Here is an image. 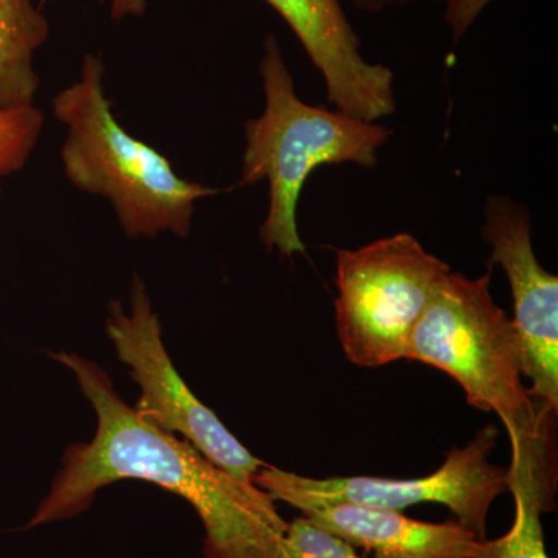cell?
Here are the masks:
<instances>
[{
  "label": "cell",
  "instance_id": "obj_10",
  "mask_svg": "<svg viewBox=\"0 0 558 558\" xmlns=\"http://www.w3.org/2000/svg\"><path fill=\"white\" fill-rule=\"evenodd\" d=\"M303 517L374 558H473L486 539L458 521L427 523L400 510L354 502L322 506Z\"/></svg>",
  "mask_w": 558,
  "mask_h": 558
},
{
  "label": "cell",
  "instance_id": "obj_16",
  "mask_svg": "<svg viewBox=\"0 0 558 558\" xmlns=\"http://www.w3.org/2000/svg\"><path fill=\"white\" fill-rule=\"evenodd\" d=\"M40 3L47 0H39ZM100 3H110V16L116 21L128 20V17H142L148 9V0H98Z\"/></svg>",
  "mask_w": 558,
  "mask_h": 558
},
{
  "label": "cell",
  "instance_id": "obj_11",
  "mask_svg": "<svg viewBox=\"0 0 558 558\" xmlns=\"http://www.w3.org/2000/svg\"><path fill=\"white\" fill-rule=\"evenodd\" d=\"M49 33L35 0H0V110L35 105L40 87L35 57Z\"/></svg>",
  "mask_w": 558,
  "mask_h": 558
},
{
  "label": "cell",
  "instance_id": "obj_13",
  "mask_svg": "<svg viewBox=\"0 0 558 558\" xmlns=\"http://www.w3.org/2000/svg\"><path fill=\"white\" fill-rule=\"evenodd\" d=\"M46 117L35 105L0 110V201L3 180L16 174L31 160L43 135Z\"/></svg>",
  "mask_w": 558,
  "mask_h": 558
},
{
  "label": "cell",
  "instance_id": "obj_3",
  "mask_svg": "<svg viewBox=\"0 0 558 558\" xmlns=\"http://www.w3.org/2000/svg\"><path fill=\"white\" fill-rule=\"evenodd\" d=\"M105 75L101 58L86 54L78 80L51 101L65 126V178L109 201L128 238L189 236L197 202L220 191L180 178L167 156L124 130L106 94Z\"/></svg>",
  "mask_w": 558,
  "mask_h": 558
},
{
  "label": "cell",
  "instance_id": "obj_1",
  "mask_svg": "<svg viewBox=\"0 0 558 558\" xmlns=\"http://www.w3.org/2000/svg\"><path fill=\"white\" fill-rule=\"evenodd\" d=\"M97 413L94 439L69 447L27 527L75 519L100 488L121 480L156 484L185 499L204 524L207 558H281L289 523L275 499L219 469L185 439L146 424L97 363L57 352Z\"/></svg>",
  "mask_w": 558,
  "mask_h": 558
},
{
  "label": "cell",
  "instance_id": "obj_7",
  "mask_svg": "<svg viewBox=\"0 0 558 558\" xmlns=\"http://www.w3.org/2000/svg\"><path fill=\"white\" fill-rule=\"evenodd\" d=\"M106 332L138 385L135 413L161 432L182 435L213 464L242 483L253 484V476L266 462L253 457L180 377L142 278L132 281L130 311H124L120 301H110Z\"/></svg>",
  "mask_w": 558,
  "mask_h": 558
},
{
  "label": "cell",
  "instance_id": "obj_8",
  "mask_svg": "<svg viewBox=\"0 0 558 558\" xmlns=\"http://www.w3.org/2000/svg\"><path fill=\"white\" fill-rule=\"evenodd\" d=\"M483 238L492 247L490 266L499 264L512 290L513 328L519 336L523 376L532 398L558 410V278L539 266L532 247L531 218L523 205L492 196L486 204Z\"/></svg>",
  "mask_w": 558,
  "mask_h": 558
},
{
  "label": "cell",
  "instance_id": "obj_9",
  "mask_svg": "<svg viewBox=\"0 0 558 558\" xmlns=\"http://www.w3.org/2000/svg\"><path fill=\"white\" fill-rule=\"evenodd\" d=\"M266 2L295 33L322 72L330 105L369 123L395 113V75L385 65L363 58L357 33L341 9L340 0Z\"/></svg>",
  "mask_w": 558,
  "mask_h": 558
},
{
  "label": "cell",
  "instance_id": "obj_2",
  "mask_svg": "<svg viewBox=\"0 0 558 558\" xmlns=\"http://www.w3.org/2000/svg\"><path fill=\"white\" fill-rule=\"evenodd\" d=\"M492 271L470 279L449 271L433 290L410 337L407 360L449 374L470 405L501 418L512 444L509 490L537 484L556 495V414L524 387L512 319L495 304Z\"/></svg>",
  "mask_w": 558,
  "mask_h": 558
},
{
  "label": "cell",
  "instance_id": "obj_5",
  "mask_svg": "<svg viewBox=\"0 0 558 558\" xmlns=\"http://www.w3.org/2000/svg\"><path fill=\"white\" fill-rule=\"evenodd\" d=\"M449 271L409 233L339 250L336 319L349 362L379 368L407 359L411 332Z\"/></svg>",
  "mask_w": 558,
  "mask_h": 558
},
{
  "label": "cell",
  "instance_id": "obj_6",
  "mask_svg": "<svg viewBox=\"0 0 558 558\" xmlns=\"http://www.w3.org/2000/svg\"><path fill=\"white\" fill-rule=\"evenodd\" d=\"M498 429L487 425L468 446L453 447L432 475L414 480L376 476L310 478L266 464L253 476V484L275 501L307 512L322 506L354 502L400 510L421 502L447 506L462 526L486 538L487 515L499 495L509 492V470L490 461Z\"/></svg>",
  "mask_w": 558,
  "mask_h": 558
},
{
  "label": "cell",
  "instance_id": "obj_14",
  "mask_svg": "<svg viewBox=\"0 0 558 558\" xmlns=\"http://www.w3.org/2000/svg\"><path fill=\"white\" fill-rule=\"evenodd\" d=\"M281 558H362L349 543L325 529L315 526L306 517L289 523L282 539Z\"/></svg>",
  "mask_w": 558,
  "mask_h": 558
},
{
  "label": "cell",
  "instance_id": "obj_4",
  "mask_svg": "<svg viewBox=\"0 0 558 558\" xmlns=\"http://www.w3.org/2000/svg\"><path fill=\"white\" fill-rule=\"evenodd\" d=\"M259 72L266 106L258 119L245 124L240 183H269V211L260 227V240L269 252L277 248L293 256L306 253L296 209L312 172L323 165L376 167L377 153L389 131L379 123L301 101L275 35L264 40Z\"/></svg>",
  "mask_w": 558,
  "mask_h": 558
},
{
  "label": "cell",
  "instance_id": "obj_15",
  "mask_svg": "<svg viewBox=\"0 0 558 558\" xmlns=\"http://www.w3.org/2000/svg\"><path fill=\"white\" fill-rule=\"evenodd\" d=\"M351 2L359 10L379 13L391 5H407V3L421 2V0H351ZM432 2L446 3L447 21L451 25L454 39L459 40L490 0H432Z\"/></svg>",
  "mask_w": 558,
  "mask_h": 558
},
{
  "label": "cell",
  "instance_id": "obj_12",
  "mask_svg": "<svg viewBox=\"0 0 558 558\" xmlns=\"http://www.w3.org/2000/svg\"><path fill=\"white\" fill-rule=\"evenodd\" d=\"M515 520L502 537L483 539L473 558H549L543 535L542 513L554 510V498L538 487H512Z\"/></svg>",
  "mask_w": 558,
  "mask_h": 558
}]
</instances>
